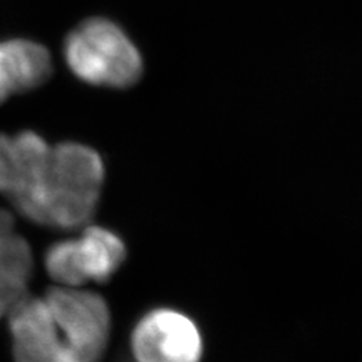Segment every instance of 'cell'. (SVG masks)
<instances>
[{"label":"cell","instance_id":"1","mask_svg":"<svg viewBox=\"0 0 362 362\" xmlns=\"http://www.w3.org/2000/svg\"><path fill=\"white\" fill-rule=\"evenodd\" d=\"M16 362H101L110 310L100 294L56 286L26 296L8 314Z\"/></svg>","mask_w":362,"mask_h":362},{"label":"cell","instance_id":"2","mask_svg":"<svg viewBox=\"0 0 362 362\" xmlns=\"http://www.w3.org/2000/svg\"><path fill=\"white\" fill-rule=\"evenodd\" d=\"M105 183V163L77 142L52 145L47 158L14 201L20 214L53 230H81L93 221Z\"/></svg>","mask_w":362,"mask_h":362},{"label":"cell","instance_id":"3","mask_svg":"<svg viewBox=\"0 0 362 362\" xmlns=\"http://www.w3.org/2000/svg\"><path fill=\"white\" fill-rule=\"evenodd\" d=\"M64 56L71 73L93 86L130 88L144 73L139 50L107 18H89L74 28L65 40Z\"/></svg>","mask_w":362,"mask_h":362},{"label":"cell","instance_id":"4","mask_svg":"<svg viewBox=\"0 0 362 362\" xmlns=\"http://www.w3.org/2000/svg\"><path fill=\"white\" fill-rule=\"evenodd\" d=\"M126 257V245L118 234L88 223L73 239L52 245L44 255V266L58 286L83 288L90 282H107Z\"/></svg>","mask_w":362,"mask_h":362},{"label":"cell","instance_id":"5","mask_svg":"<svg viewBox=\"0 0 362 362\" xmlns=\"http://www.w3.org/2000/svg\"><path fill=\"white\" fill-rule=\"evenodd\" d=\"M132 352L136 362H201L202 335L185 313L157 308L136 323Z\"/></svg>","mask_w":362,"mask_h":362},{"label":"cell","instance_id":"6","mask_svg":"<svg viewBox=\"0 0 362 362\" xmlns=\"http://www.w3.org/2000/svg\"><path fill=\"white\" fill-rule=\"evenodd\" d=\"M52 73V56L44 45L23 38L0 41V105L40 88Z\"/></svg>","mask_w":362,"mask_h":362},{"label":"cell","instance_id":"7","mask_svg":"<svg viewBox=\"0 0 362 362\" xmlns=\"http://www.w3.org/2000/svg\"><path fill=\"white\" fill-rule=\"evenodd\" d=\"M32 270L30 246L16 231L13 214L0 209V317L29 296Z\"/></svg>","mask_w":362,"mask_h":362},{"label":"cell","instance_id":"8","mask_svg":"<svg viewBox=\"0 0 362 362\" xmlns=\"http://www.w3.org/2000/svg\"><path fill=\"white\" fill-rule=\"evenodd\" d=\"M50 148L38 133H0V194L14 201L29 186Z\"/></svg>","mask_w":362,"mask_h":362}]
</instances>
